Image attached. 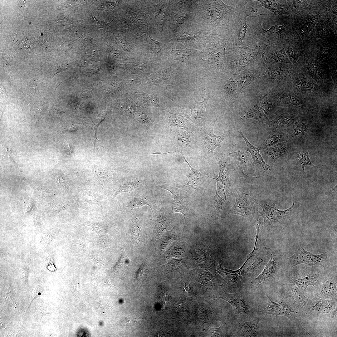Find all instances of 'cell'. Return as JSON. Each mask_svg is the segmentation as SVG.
Returning a JSON list of instances; mask_svg holds the SVG:
<instances>
[{"label":"cell","instance_id":"5","mask_svg":"<svg viewBox=\"0 0 337 337\" xmlns=\"http://www.w3.org/2000/svg\"><path fill=\"white\" fill-rule=\"evenodd\" d=\"M268 94L276 106L296 108L303 115H310L316 112L322 105L303 99L287 87L271 89Z\"/></svg>","mask_w":337,"mask_h":337},{"label":"cell","instance_id":"52","mask_svg":"<svg viewBox=\"0 0 337 337\" xmlns=\"http://www.w3.org/2000/svg\"><path fill=\"white\" fill-rule=\"evenodd\" d=\"M286 53L290 62H292L294 65H297L300 61L298 53L294 49L290 47L287 48Z\"/></svg>","mask_w":337,"mask_h":337},{"label":"cell","instance_id":"49","mask_svg":"<svg viewBox=\"0 0 337 337\" xmlns=\"http://www.w3.org/2000/svg\"><path fill=\"white\" fill-rule=\"evenodd\" d=\"M295 154L298 160L300 163L303 172H304L305 168L306 165L315 166L312 163L310 159L308 151L305 153L301 152L297 154L295 153Z\"/></svg>","mask_w":337,"mask_h":337},{"label":"cell","instance_id":"45","mask_svg":"<svg viewBox=\"0 0 337 337\" xmlns=\"http://www.w3.org/2000/svg\"><path fill=\"white\" fill-rule=\"evenodd\" d=\"M142 182L139 180H129L124 181L121 183L115 190L113 199L120 193L129 192L139 187Z\"/></svg>","mask_w":337,"mask_h":337},{"label":"cell","instance_id":"29","mask_svg":"<svg viewBox=\"0 0 337 337\" xmlns=\"http://www.w3.org/2000/svg\"><path fill=\"white\" fill-rule=\"evenodd\" d=\"M310 115H302L292 126L290 135L295 140L303 139L311 129V123L308 116Z\"/></svg>","mask_w":337,"mask_h":337},{"label":"cell","instance_id":"40","mask_svg":"<svg viewBox=\"0 0 337 337\" xmlns=\"http://www.w3.org/2000/svg\"><path fill=\"white\" fill-rule=\"evenodd\" d=\"M240 119L242 120L247 119H254L268 125L270 121L267 116L259 108L257 103L250 110L242 114Z\"/></svg>","mask_w":337,"mask_h":337},{"label":"cell","instance_id":"8","mask_svg":"<svg viewBox=\"0 0 337 337\" xmlns=\"http://www.w3.org/2000/svg\"><path fill=\"white\" fill-rule=\"evenodd\" d=\"M215 298L222 299L229 303L232 307L231 314L243 318H256V311L247 295L240 292L229 293L219 292Z\"/></svg>","mask_w":337,"mask_h":337},{"label":"cell","instance_id":"39","mask_svg":"<svg viewBox=\"0 0 337 337\" xmlns=\"http://www.w3.org/2000/svg\"><path fill=\"white\" fill-rule=\"evenodd\" d=\"M169 115V123L171 126L179 127L187 133H193L196 131L194 126L183 116L170 113Z\"/></svg>","mask_w":337,"mask_h":337},{"label":"cell","instance_id":"14","mask_svg":"<svg viewBox=\"0 0 337 337\" xmlns=\"http://www.w3.org/2000/svg\"><path fill=\"white\" fill-rule=\"evenodd\" d=\"M219 174L216 178L208 176V178L215 179L217 182V189L214 197L215 207L217 214H220L230 189L231 176L225 158L222 156L218 159Z\"/></svg>","mask_w":337,"mask_h":337},{"label":"cell","instance_id":"20","mask_svg":"<svg viewBox=\"0 0 337 337\" xmlns=\"http://www.w3.org/2000/svg\"><path fill=\"white\" fill-rule=\"evenodd\" d=\"M221 261H219L218 265L216 268V270L222 278L227 288L232 293L243 291L244 281L241 272L246 261L240 268L237 270L233 271L222 267Z\"/></svg>","mask_w":337,"mask_h":337},{"label":"cell","instance_id":"4","mask_svg":"<svg viewBox=\"0 0 337 337\" xmlns=\"http://www.w3.org/2000/svg\"><path fill=\"white\" fill-rule=\"evenodd\" d=\"M234 46L229 37L225 35H210L200 51L203 66L209 71H221L226 67L229 53Z\"/></svg>","mask_w":337,"mask_h":337},{"label":"cell","instance_id":"47","mask_svg":"<svg viewBox=\"0 0 337 337\" xmlns=\"http://www.w3.org/2000/svg\"><path fill=\"white\" fill-rule=\"evenodd\" d=\"M175 134L177 143L182 149H188L191 146V139L189 134L183 131L176 132L172 131Z\"/></svg>","mask_w":337,"mask_h":337},{"label":"cell","instance_id":"53","mask_svg":"<svg viewBox=\"0 0 337 337\" xmlns=\"http://www.w3.org/2000/svg\"><path fill=\"white\" fill-rule=\"evenodd\" d=\"M82 197L83 199L85 202L91 205H94L96 203V197L91 192L89 191H84L82 193Z\"/></svg>","mask_w":337,"mask_h":337},{"label":"cell","instance_id":"16","mask_svg":"<svg viewBox=\"0 0 337 337\" xmlns=\"http://www.w3.org/2000/svg\"><path fill=\"white\" fill-rule=\"evenodd\" d=\"M262 208V211H259L260 215L264 220V223L267 226H277L284 224L288 221L295 212V203L289 208L284 210L278 209L273 203L269 205L264 201L258 204Z\"/></svg>","mask_w":337,"mask_h":337},{"label":"cell","instance_id":"9","mask_svg":"<svg viewBox=\"0 0 337 337\" xmlns=\"http://www.w3.org/2000/svg\"><path fill=\"white\" fill-rule=\"evenodd\" d=\"M331 255L329 251L319 255L314 254L300 247L295 250L292 256L286 258V266L290 269L303 264L320 266L325 269L331 266L330 262Z\"/></svg>","mask_w":337,"mask_h":337},{"label":"cell","instance_id":"36","mask_svg":"<svg viewBox=\"0 0 337 337\" xmlns=\"http://www.w3.org/2000/svg\"><path fill=\"white\" fill-rule=\"evenodd\" d=\"M172 2L170 1H162L155 7V19L161 36H162L165 23L168 17L169 8Z\"/></svg>","mask_w":337,"mask_h":337},{"label":"cell","instance_id":"34","mask_svg":"<svg viewBox=\"0 0 337 337\" xmlns=\"http://www.w3.org/2000/svg\"><path fill=\"white\" fill-rule=\"evenodd\" d=\"M178 152L181 153L182 158L190 168L189 173L187 176L188 178V182L180 187L181 188H190L195 190L199 189L204 183L205 175L207 174L203 173L202 172L192 167L186 160L184 155L181 152Z\"/></svg>","mask_w":337,"mask_h":337},{"label":"cell","instance_id":"6","mask_svg":"<svg viewBox=\"0 0 337 337\" xmlns=\"http://www.w3.org/2000/svg\"><path fill=\"white\" fill-rule=\"evenodd\" d=\"M175 33V40L187 48L200 51L210 35L193 17L180 26Z\"/></svg>","mask_w":337,"mask_h":337},{"label":"cell","instance_id":"44","mask_svg":"<svg viewBox=\"0 0 337 337\" xmlns=\"http://www.w3.org/2000/svg\"><path fill=\"white\" fill-rule=\"evenodd\" d=\"M257 104L259 108L266 115L270 116L275 112L276 105L274 103L268 94L263 95Z\"/></svg>","mask_w":337,"mask_h":337},{"label":"cell","instance_id":"57","mask_svg":"<svg viewBox=\"0 0 337 337\" xmlns=\"http://www.w3.org/2000/svg\"><path fill=\"white\" fill-rule=\"evenodd\" d=\"M94 230L96 232H102L104 229V227L101 225L98 224H94L92 225Z\"/></svg>","mask_w":337,"mask_h":337},{"label":"cell","instance_id":"19","mask_svg":"<svg viewBox=\"0 0 337 337\" xmlns=\"http://www.w3.org/2000/svg\"><path fill=\"white\" fill-rule=\"evenodd\" d=\"M174 41L167 45L165 49L169 58L188 65L192 60L201 58L200 51L187 48L181 43Z\"/></svg>","mask_w":337,"mask_h":337},{"label":"cell","instance_id":"23","mask_svg":"<svg viewBox=\"0 0 337 337\" xmlns=\"http://www.w3.org/2000/svg\"><path fill=\"white\" fill-rule=\"evenodd\" d=\"M337 300L321 298L316 295L312 299L308 300L305 305L306 310L309 313L318 316L326 315L330 316L331 312L336 307Z\"/></svg>","mask_w":337,"mask_h":337},{"label":"cell","instance_id":"10","mask_svg":"<svg viewBox=\"0 0 337 337\" xmlns=\"http://www.w3.org/2000/svg\"><path fill=\"white\" fill-rule=\"evenodd\" d=\"M287 63L271 64L266 68L263 75L271 89L287 87L297 71Z\"/></svg>","mask_w":337,"mask_h":337},{"label":"cell","instance_id":"30","mask_svg":"<svg viewBox=\"0 0 337 337\" xmlns=\"http://www.w3.org/2000/svg\"><path fill=\"white\" fill-rule=\"evenodd\" d=\"M154 202L144 195L141 193H135L129 196L128 200L122 205V209L127 212H131L135 208H139L145 205L149 206L151 209L153 215L156 212L154 208Z\"/></svg>","mask_w":337,"mask_h":337},{"label":"cell","instance_id":"24","mask_svg":"<svg viewBox=\"0 0 337 337\" xmlns=\"http://www.w3.org/2000/svg\"><path fill=\"white\" fill-rule=\"evenodd\" d=\"M282 291L284 298L291 307L302 308L308 301V298L296 285L288 280Z\"/></svg>","mask_w":337,"mask_h":337},{"label":"cell","instance_id":"48","mask_svg":"<svg viewBox=\"0 0 337 337\" xmlns=\"http://www.w3.org/2000/svg\"><path fill=\"white\" fill-rule=\"evenodd\" d=\"M237 83V80L234 77H232L224 82L223 86L226 97H232L236 94Z\"/></svg>","mask_w":337,"mask_h":337},{"label":"cell","instance_id":"51","mask_svg":"<svg viewBox=\"0 0 337 337\" xmlns=\"http://www.w3.org/2000/svg\"><path fill=\"white\" fill-rule=\"evenodd\" d=\"M211 335L213 337H224L227 335L228 331L226 325L222 324L218 328H213L211 330Z\"/></svg>","mask_w":337,"mask_h":337},{"label":"cell","instance_id":"58","mask_svg":"<svg viewBox=\"0 0 337 337\" xmlns=\"http://www.w3.org/2000/svg\"><path fill=\"white\" fill-rule=\"evenodd\" d=\"M330 316L332 318H335L336 319L337 308H336L335 310H334L331 312L330 314Z\"/></svg>","mask_w":337,"mask_h":337},{"label":"cell","instance_id":"32","mask_svg":"<svg viewBox=\"0 0 337 337\" xmlns=\"http://www.w3.org/2000/svg\"><path fill=\"white\" fill-rule=\"evenodd\" d=\"M150 224L158 238L170 229V220L165 216L164 210L161 208L153 215Z\"/></svg>","mask_w":337,"mask_h":337},{"label":"cell","instance_id":"33","mask_svg":"<svg viewBox=\"0 0 337 337\" xmlns=\"http://www.w3.org/2000/svg\"><path fill=\"white\" fill-rule=\"evenodd\" d=\"M238 131L243 138L247 146L246 149L243 150L247 151L250 153L253 160V164L262 171L271 172L272 167L267 164L264 160L260 153V149L252 144L247 139L245 134L243 133L241 130H238Z\"/></svg>","mask_w":337,"mask_h":337},{"label":"cell","instance_id":"41","mask_svg":"<svg viewBox=\"0 0 337 337\" xmlns=\"http://www.w3.org/2000/svg\"><path fill=\"white\" fill-rule=\"evenodd\" d=\"M266 62L267 63H287L290 62L287 55L283 49L280 47L275 46L273 47L272 51Z\"/></svg>","mask_w":337,"mask_h":337},{"label":"cell","instance_id":"13","mask_svg":"<svg viewBox=\"0 0 337 337\" xmlns=\"http://www.w3.org/2000/svg\"><path fill=\"white\" fill-rule=\"evenodd\" d=\"M337 284L336 266L324 269L314 284L316 295L322 299L337 300Z\"/></svg>","mask_w":337,"mask_h":337},{"label":"cell","instance_id":"56","mask_svg":"<svg viewBox=\"0 0 337 337\" xmlns=\"http://www.w3.org/2000/svg\"><path fill=\"white\" fill-rule=\"evenodd\" d=\"M148 35L149 37V38L150 39L155 48V49L158 52L161 53V49L160 47V45L162 43L157 41H156L152 38L150 37L149 33H148Z\"/></svg>","mask_w":337,"mask_h":337},{"label":"cell","instance_id":"26","mask_svg":"<svg viewBox=\"0 0 337 337\" xmlns=\"http://www.w3.org/2000/svg\"><path fill=\"white\" fill-rule=\"evenodd\" d=\"M192 17V11L185 9H171L167 21L168 22L169 38L175 40V31Z\"/></svg>","mask_w":337,"mask_h":337},{"label":"cell","instance_id":"12","mask_svg":"<svg viewBox=\"0 0 337 337\" xmlns=\"http://www.w3.org/2000/svg\"><path fill=\"white\" fill-rule=\"evenodd\" d=\"M185 256L191 266L200 267L216 274L215 256L210 247L203 244H192Z\"/></svg>","mask_w":337,"mask_h":337},{"label":"cell","instance_id":"59","mask_svg":"<svg viewBox=\"0 0 337 337\" xmlns=\"http://www.w3.org/2000/svg\"><path fill=\"white\" fill-rule=\"evenodd\" d=\"M66 144V145L65 146L66 149H67V151L68 154H71L72 152V149L70 147H71L70 146L69 144Z\"/></svg>","mask_w":337,"mask_h":337},{"label":"cell","instance_id":"25","mask_svg":"<svg viewBox=\"0 0 337 337\" xmlns=\"http://www.w3.org/2000/svg\"><path fill=\"white\" fill-rule=\"evenodd\" d=\"M267 306L260 310L258 312L263 315H272L286 317L291 320L298 317L299 313L293 310L286 303H276L273 301L269 297Z\"/></svg>","mask_w":337,"mask_h":337},{"label":"cell","instance_id":"42","mask_svg":"<svg viewBox=\"0 0 337 337\" xmlns=\"http://www.w3.org/2000/svg\"><path fill=\"white\" fill-rule=\"evenodd\" d=\"M260 76L257 70L247 71L243 73L238 79L237 83L240 91L243 90Z\"/></svg>","mask_w":337,"mask_h":337},{"label":"cell","instance_id":"15","mask_svg":"<svg viewBox=\"0 0 337 337\" xmlns=\"http://www.w3.org/2000/svg\"><path fill=\"white\" fill-rule=\"evenodd\" d=\"M286 259L283 254L273 251L262 272L252 281V285L259 287L274 281L281 268L286 266Z\"/></svg>","mask_w":337,"mask_h":337},{"label":"cell","instance_id":"27","mask_svg":"<svg viewBox=\"0 0 337 337\" xmlns=\"http://www.w3.org/2000/svg\"><path fill=\"white\" fill-rule=\"evenodd\" d=\"M157 187L163 188L169 191L173 195V199L171 212L181 213L183 215L185 223V198L181 195L179 186L164 183Z\"/></svg>","mask_w":337,"mask_h":337},{"label":"cell","instance_id":"43","mask_svg":"<svg viewBox=\"0 0 337 337\" xmlns=\"http://www.w3.org/2000/svg\"><path fill=\"white\" fill-rule=\"evenodd\" d=\"M257 1L260 2V4L257 6L258 8L264 7L276 15H281L286 13L282 4L278 1L258 0Z\"/></svg>","mask_w":337,"mask_h":337},{"label":"cell","instance_id":"1","mask_svg":"<svg viewBox=\"0 0 337 337\" xmlns=\"http://www.w3.org/2000/svg\"><path fill=\"white\" fill-rule=\"evenodd\" d=\"M237 9L221 0H197L192 13L193 19L210 35H228Z\"/></svg>","mask_w":337,"mask_h":337},{"label":"cell","instance_id":"21","mask_svg":"<svg viewBox=\"0 0 337 337\" xmlns=\"http://www.w3.org/2000/svg\"><path fill=\"white\" fill-rule=\"evenodd\" d=\"M281 110L276 112V117L269 122V127L272 129H286L292 125L302 115L298 109L282 107Z\"/></svg>","mask_w":337,"mask_h":337},{"label":"cell","instance_id":"35","mask_svg":"<svg viewBox=\"0 0 337 337\" xmlns=\"http://www.w3.org/2000/svg\"><path fill=\"white\" fill-rule=\"evenodd\" d=\"M289 136L288 132L286 129H277L269 132L260 148L261 149L274 145L278 143L286 142Z\"/></svg>","mask_w":337,"mask_h":337},{"label":"cell","instance_id":"22","mask_svg":"<svg viewBox=\"0 0 337 337\" xmlns=\"http://www.w3.org/2000/svg\"><path fill=\"white\" fill-rule=\"evenodd\" d=\"M233 335L237 337L258 336L257 325L261 320L260 318H255L250 321H245L232 315H230Z\"/></svg>","mask_w":337,"mask_h":337},{"label":"cell","instance_id":"50","mask_svg":"<svg viewBox=\"0 0 337 337\" xmlns=\"http://www.w3.org/2000/svg\"><path fill=\"white\" fill-rule=\"evenodd\" d=\"M95 170L97 178L101 182L109 181L113 177L114 174L111 171L97 168Z\"/></svg>","mask_w":337,"mask_h":337},{"label":"cell","instance_id":"31","mask_svg":"<svg viewBox=\"0 0 337 337\" xmlns=\"http://www.w3.org/2000/svg\"><path fill=\"white\" fill-rule=\"evenodd\" d=\"M208 100L207 96L202 102H198L191 109V112L188 115L183 114L184 117L189 119L196 125L202 128L205 126L206 113V106Z\"/></svg>","mask_w":337,"mask_h":337},{"label":"cell","instance_id":"54","mask_svg":"<svg viewBox=\"0 0 337 337\" xmlns=\"http://www.w3.org/2000/svg\"><path fill=\"white\" fill-rule=\"evenodd\" d=\"M146 264L147 263L145 261L144 262L136 272L135 276V278L137 281H140L141 279L144 270L146 268Z\"/></svg>","mask_w":337,"mask_h":337},{"label":"cell","instance_id":"17","mask_svg":"<svg viewBox=\"0 0 337 337\" xmlns=\"http://www.w3.org/2000/svg\"><path fill=\"white\" fill-rule=\"evenodd\" d=\"M235 196L236 202L230 212L241 216L249 221H252L257 210L258 203L252 195L244 193L240 189H236Z\"/></svg>","mask_w":337,"mask_h":337},{"label":"cell","instance_id":"28","mask_svg":"<svg viewBox=\"0 0 337 337\" xmlns=\"http://www.w3.org/2000/svg\"><path fill=\"white\" fill-rule=\"evenodd\" d=\"M215 123V121L212 122L202 132L203 143L212 156L214 149L217 147L220 148L222 142L224 140L223 135L218 136L214 134L213 128Z\"/></svg>","mask_w":337,"mask_h":337},{"label":"cell","instance_id":"7","mask_svg":"<svg viewBox=\"0 0 337 337\" xmlns=\"http://www.w3.org/2000/svg\"><path fill=\"white\" fill-rule=\"evenodd\" d=\"M250 1H245L244 3L238 6L237 10L231 22L228 36L234 46L243 44L245 39V34L248 27L247 17L250 16L249 13L256 12V9L247 5Z\"/></svg>","mask_w":337,"mask_h":337},{"label":"cell","instance_id":"46","mask_svg":"<svg viewBox=\"0 0 337 337\" xmlns=\"http://www.w3.org/2000/svg\"><path fill=\"white\" fill-rule=\"evenodd\" d=\"M185 236L182 232H177L175 227L171 231L167 232L162 239L161 243L162 251H164L169 245L174 240L178 239Z\"/></svg>","mask_w":337,"mask_h":337},{"label":"cell","instance_id":"38","mask_svg":"<svg viewBox=\"0 0 337 337\" xmlns=\"http://www.w3.org/2000/svg\"><path fill=\"white\" fill-rule=\"evenodd\" d=\"M229 154L232 158L239 168V177L243 178L247 180L252 178L246 175L244 172V170L249 162V158L247 154L243 150H242L231 153Z\"/></svg>","mask_w":337,"mask_h":337},{"label":"cell","instance_id":"11","mask_svg":"<svg viewBox=\"0 0 337 337\" xmlns=\"http://www.w3.org/2000/svg\"><path fill=\"white\" fill-rule=\"evenodd\" d=\"M304 265L290 269L287 280L294 283L301 292L307 295L308 286H314L321 271L318 268L319 266Z\"/></svg>","mask_w":337,"mask_h":337},{"label":"cell","instance_id":"55","mask_svg":"<svg viewBox=\"0 0 337 337\" xmlns=\"http://www.w3.org/2000/svg\"><path fill=\"white\" fill-rule=\"evenodd\" d=\"M92 22L95 25L99 28H104L109 26L110 24L113 21L112 20L110 22H105L102 21H98L95 18L94 16H92Z\"/></svg>","mask_w":337,"mask_h":337},{"label":"cell","instance_id":"18","mask_svg":"<svg viewBox=\"0 0 337 337\" xmlns=\"http://www.w3.org/2000/svg\"><path fill=\"white\" fill-rule=\"evenodd\" d=\"M257 238L258 237L256 236L254 248L247 255L243 267L245 271L248 273H253L265 266L269 261L273 251L266 247L255 248Z\"/></svg>","mask_w":337,"mask_h":337},{"label":"cell","instance_id":"2","mask_svg":"<svg viewBox=\"0 0 337 337\" xmlns=\"http://www.w3.org/2000/svg\"><path fill=\"white\" fill-rule=\"evenodd\" d=\"M266 45L252 35L241 45L234 46L227 59L226 67L234 74L256 70L265 65L262 59Z\"/></svg>","mask_w":337,"mask_h":337},{"label":"cell","instance_id":"37","mask_svg":"<svg viewBox=\"0 0 337 337\" xmlns=\"http://www.w3.org/2000/svg\"><path fill=\"white\" fill-rule=\"evenodd\" d=\"M287 148L286 142L279 143L266 149L262 155L268 162L273 164L278 159L286 153Z\"/></svg>","mask_w":337,"mask_h":337},{"label":"cell","instance_id":"3","mask_svg":"<svg viewBox=\"0 0 337 337\" xmlns=\"http://www.w3.org/2000/svg\"><path fill=\"white\" fill-rule=\"evenodd\" d=\"M303 99L319 105L337 102V95L319 85L302 71H297L287 87Z\"/></svg>","mask_w":337,"mask_h":337}]
</instances>
